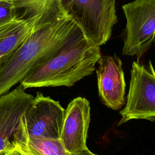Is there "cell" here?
<instances>
[{"mask_svg": "<svg viewBox=\"0 0 155 155\" xmlns=\"http://www.w3.org/2000/svg\"><path fill=\"white\" fill-rule=\"evenodd\" d=\"M81 33L79 27L58 9L51 13L0 67V96Z\"/></svg>", "mask_w": 155, "mask_h": 155, "instance_id": "1", "label": "cell"}, {"mask_svg": "<svg viewBox=\"0 0 155 155\" xmlns=\"http://www.w3.org/2000/svg\"><path fill=\"white\" fill-rule=\"evenodd\" d=\"M100 46L81 33L58 53L34 68L20 82L24 88L71 87L94 72Z\"/></svg>", "mask_w": 155, "mask_h": 155, "instance_id": "2", "label": "cell"}, {"mask_svg": "<svg viewBox=\"0 0 155 155\" xmlns=\"http://www.w3.org/2000/svg\"><path fill=\"white\" fill-rule=\"evenodd\" d=\"M56 4L88 40L100 47L109 41L117 21L115 0H56Z\"/></svg>", "mask_w": 155, "mask_h": 155, "instance_id": "3", "label": "cell"}, {"mask_svg": "<svg viewBox=\"0 0 155 155\" xmlns=\"http://www.w3.org/2000/svg\"><path fill=\"white\" fill-rule=\"evenodd\" d=\"M126 19L122 54L141 58L155 38V0H134L122 5Z\"/></svg>", "mask_w": 155, "mask_h": 155, "instance_id": "4", "label": "cell"}, {"mask_svg": "<svg viewBox=\"0 0 155 155\" xmlns=\"http://www.w3.org/2000/svg\"><path fill=\"white\" fill-rule=\"evenodd\" d=\"M125 105L118 125L133 119L155 121V70L151 60L147 64L133 62Z\"/></svg>", "mask_w": 155, "mask_h": 155, "instance_id": "5", "label": "cell"}, {"mask_svg": "<svg viewBox=\"0 0 155 155\" xmlns=\"http://www.w3.org/2000/svg\"><path fill=\"white\" fill-rule=\"evenodd\" d=\"M64 114L59 101L37 92L21 124L30 138L60 139Z\"/></svg>", "mask_w": 155, "mask_h": 155, "instance_id": "6", "label": "cell"}, {"mask_svg": "<svg viewBox=\"0 0 155 155\" xmlns=\"http://www.w3.org/2000/svg\"><path fill=\"white\" fill-rule=\"evenodd\" d=\"M25 90L19 85L0 96V155L15 145L21 120L33 99Z\"/></svg>", "mask_w": 155, "mask_h": 155, "instance_id": "7", "label": "cell"}, {"mask_svg": "<svg viewBox=\"0 0 155 155\" xmlns=\"http://www.w3.org/2000/svg\"><path fill=\"white\" fill-rule=\"evenodd\" d=\"M99 96L107 107L118 110L125 104V81L122 63L116 55L101 56L97 62Z\"/></svg>", "mask_w": 155, "mask_h": 155, "instance_id": "8", "label": "cell"}, {"mask_svg": "<svg viewBox=\"0 0 155 155\" xmlns=\"http://www.w3.org/2000/svg\"><path fill=\"white\" fill-rule=\"evenodd\" d=\"M90 122V105L82 97L73 99L65 110L60 139L70 154L87 148V137Z\"/></svg>", "mask_w": 155, "mask_h": 155, "instance_id": "9", "label": "cell"}, {"mask_svg": "<svg viewBox=\"0 0 155 155\" xmlns=\"http://www.w3.org/2000/svg\"><path fill=\"white\" fill-rule=\"evenodd\" d=\"M50 13L33 15L27 18L15 16L0 24V67Z\"/></svg>", "mask_w": 155, "mask_h": 155, "instance_id": "10", "label": "cell"}, {"mask_svg": "<svg viewBox=\"0 0 155 155\" xmlns=\"http://www.w3.org/2000/svg\"><path fill=\"white\" fill-rule=\"evenodd\" d=\"M15 142L25 155H71L61 139L30 138L25 134L22 124Z\"/></svg>", "mask_w": 155, "mask_h": 155, "instance_id": "11", "label": "cell"}, {"mask_svg": "<svg viewBox=\"0 0 155 155\" xmlns=\"http://www.w3.org/2000/svg\"><path fill=\"white\" fill-rule=\"evenodd\" d=\"M16 10L24 8L33 15L48 14L57 9L56 0H6Z\"/></svg>", "mask_w": 155, "mask_h": 155, "instance_id": "12", "label": "cell"}, {"mask_svg": "<svg viewBox=\"0 0 155 155\" xmlns=\"http://www.w3.org/2000/svg\"><path fill=\"white\" fill-rule=\"evenodd\" d=\"M15 9L6 0H0V24H2L15 16Z\"/></svg>", "mask_w": 155, "mask_h": 155, "instance_id": "13", "label": "cell"}, {"mask_svg": "<svg viewBox=\"0 0 155 155\" xmlns=\"http://www.w3.org/2000/svg\"><path fill=\"white\" fill-rule=\"evenodd\" d=\"M2 155H25L15 142V145Z\"/></svg>", "mask_w": 155, "mask_h": 155, "instance_id": "14", "label": "cell"}, {"mask_svg": "<svg viewBox=\"0 0 155 155\" xmlns=\"http://www.w3.org/2000/svg\"><path fill=\"white\" fill-rule=\"evenodd\" d=\"M71 155H97V154L92 153L91 151H90L87 148H85L84 150H82L81 151L71 154Z\"/></svg>", "mask_w": 155, "mask_h": 155, "instance_id": "15", "label": "cell"}]
</instances>
